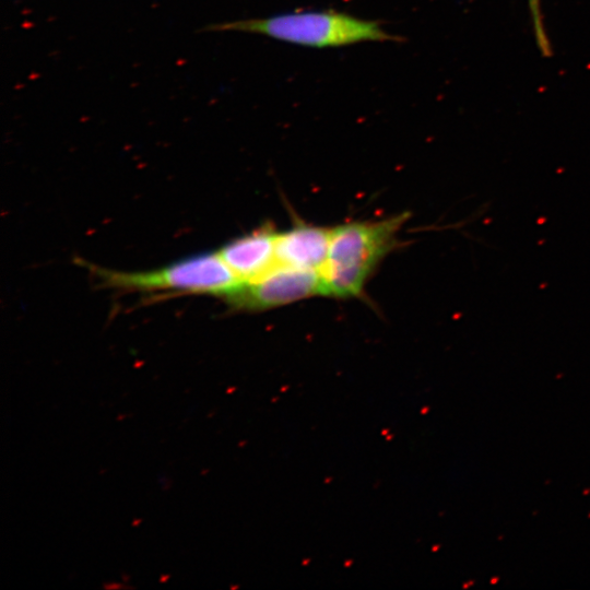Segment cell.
I'll use <instances>...</instances> for the list:
<instances>
[{
	"mask_svg": "<svg viewBox=\"0 0 590 590\" xmlns=\"http://www.w3.org/2000/svg\"><path fill=\"white\" fill-rule=\"evenodd\" d=\"M409 216V213H400L333 227L327 260L320 271L323 295L358 296L376 267L393 248L397 234Z\"/></svg>",
	"mask_w": 590,
	"mask_h": 590,
	"instance_id": "obj_1",
	"label": "cell"
},
{
	"mask_svg": "<svg viewBox=\"0 0 590 590\" xmlns=\"http://www.w3.org/2000/svg\"><path fill=\"white\" fill-rule=\"evenodd\" d=\"M212 31H239L309 47H338L361 42H397L400 37L384 31L379 23L337 11H311L266 19L224 22Z\"/></svg>",
	"mask_w": 590,
	"mask_h": 590,
	"instance_id": "obj_2",
	"label": "cell"
},
{
	"mask_svg": "<svg viewBox=\"0 0 590 590\" xmlns=\"http://www.w3.org/2000/svg\"><path fill=\"white\" fill-rule=\"evenodd\" d=\"M104 283L131 291H175L221 296L224 299L244 283L219 252L182 259L167 267L145 272H123L94 268Z\"/></svg>",
	"mask_w": 590,
	"mask_h": 590,
	"instance_id": "obj_3",
	"label": "cell"
},
{
	"mask_svg": "<svg viewBox=\"0 0 590 590\" xmlns=\"http://www.w3.org/2000/svg\"><path fill=\"white\" fill-rule=\"evenodd\" d=\"M322 294L319 271L275 262L257 279L244 282L226 298L236 309L266 310Z\"/></svg>",
	"mask_w": 590,
	"mask_h": 590,
	"instance_id": "obj_4",
	"label": "cell"
},
{
	"mask_svg": "<svg viewBox=\"0 0 590 590\" xmlns=\"http://www.w3.org/2000/svg\"><path fill=\"white\" fill-rule=\"evenodd\" d=\"M332 228L304 222L276 233V262L295 268L321 271L328 256Z\"/></svg>",
	"mask_w": 590,
	"mask_h": 590,
	"instance_id": "obj_5",
	"label": "cell"
},
{
	"mask_svg": "<svg viewBox=\"0 0 590 590\" xmlns=\"http://www.w3.org/2000/svg\"><path fill=\"white\" fill-rule=\"evenodd\" d=\"M276 233L270 225L262 226L233 239L219 253L243 282L252 281L276 262Z\"/></svg>",
	"mask_w": 590,
	"mask_h": 590,
	"instance_id": "obj_6",
	"label": "cell"
},
{
	"mask_svg": "<svg viewBox=\"0 0 590 590\" xmlns=\"http://www.w3.org/2000/svg\"><path fill=\"white\" fill-rule=\"evenodd\" d=\"M529 9L532 20L533 33L535 43L543 57H550L552 54L551 44L545 32L542 11H541V0H528Z\"/></svg>",
	"mask_w": 590,
	"mask_h": 590,
	"instance_id": "obj_7",
	"label": "cell"
}]
</instances>
